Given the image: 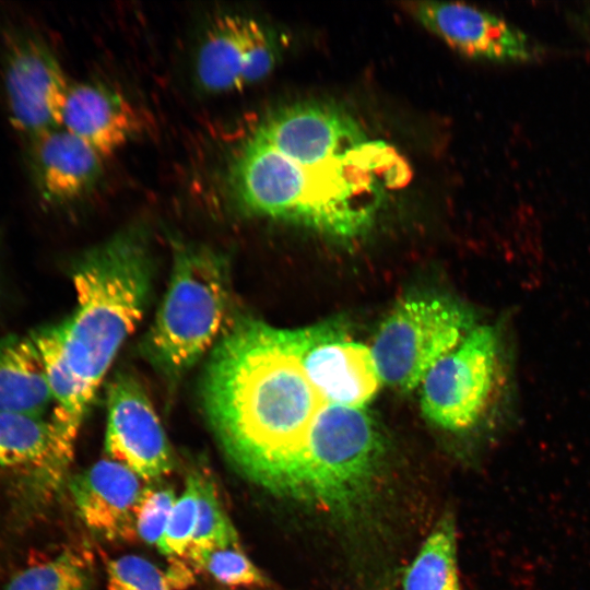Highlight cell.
I'll return each instance as SVG.
<instances>
[{
    "mask_svg": "<svg viewBox=\"0 0 590 590\" xmlns=\"http://www.w3.org/2000/svg\"><path fill=\"white\" fill-rule=\"evenodd\" d=\"M75 308L61 321L68 364L92 402L145 310L152 256L143 226L127 227L85 252L72 275Z\"/></svg>",
    "mask_w": 590,
    "mask_h": 590,
    "instance_id": "3957f363",
    "label": "cell"
},
{
    "mask_svg": "<svg viewBox=\"0 0 590 590\" xmlns=\"http://www.w3.org/2000/svg\"><path fill=\"white\" fill-rule=\"evenodd\" d=\"M48 410L52 398L31 334L0 339V412L45 417Z\"/></svg>",
    "mask_w": 590,
    "mask_h": 590,
    "instance_id": "9a60e30c",
    "label": "cell"
},
{
    "mask_svg": "<svg viewBox=\"0 0 590 590\" xmlns=\"http://www.w3.org/2000/svg\"><path fill=\"white\" fill-rule=\"evenodd\" d=\"M300 363L327 404L364 409L382 385L370 347L335 323L306 327Z\"/></svg>",
    "mask_w": 590,
    "mask_h": 590,
    "instance_id": "30bf717a",
    "label": "cell"
},
{
    "mask_svg": "<svg viewBox=\"0 0 590 590\" xmlns=\"http://www.w3.org/2000/svg\"><path fill=\"white\" fill-rule=\"evenodd\" d=\"M233 545H239L237 532L223 510L214 483L199 472L197 523L184 557L192 562L206 552Z\"/></svg>",
    "mask_w": 590,
    "mask_h": 590,
    "instance_id": "ac0fdd59",
    "label": "cell"
},
{
    "mask_svg": "<svg viewBox=\"0 0 590 590\" xmlns=\"http://www.w3.org/2000/svg\"><path fill=\"white\" fill-rule=\"evenodd\" d=\"M54 446L49 420L0 412V465L34 468L43 486L51 469Z\"/></svg>",
    "mask_w": 590,
    "mask_h": 590,
    "instance_id": "2e32d148",
    "label": "cell"
},
{
    "mask_svg": "<svg viewBox=\"0 0 590 590\" xmlns=\"http://www.w3.org/2000/svg\"><path fill=\"white\" fill-rule=\"evenodd\" d=\"M305 337L306 327L239 318L214 345L202 380L205 415L227 456L290 498L307 433L326 404L300 363Z\"/></svg>",
    "mask_w": 590,
    "mask_h": 590,
    "instance_id": "7a4b0ae2",
    "label": "cell"
},
{
    "mask_svg": "<svg viewBox=\"0 0 590 590\" xmlns=\"http://www.w3.org/2000/svg\"><path fill=\"white\" fill-rule=\"evenodd\" d=\"M408 12L452 49L493 62H528L539 48L517 26L494 13L458 2L415 1Z\"/></svg>",
    "mask_w": 590,
    "mask_h": 590,
    "instance_id": "8fae6325",
    "label": "cell"
},
{
    "mask_svg": "<svg viewBox=\"0 0 590 590\" xmlns=\"http://www.w3.org/2000/svg\"><path fill=\"white\" fill-rule=\"evenodd\" d=\"M505 358L500 331L477 324L422 380L424 416L450 432L475 427L507 386Z\"/></svg>",
    "mask_w": 590,
    "mask_h": 590,
    "instance_id": "8992f818",
    "label": "cell"
},
{
    "mask_svg": "<svg viewBox=\"0 0 590 590\" xmlns=\"http://www.w3.org/2000/svg\"><path fill=\"white\" fill-rule=\"evenodd\" d=\"M456 529L442 518L408 568L404 590H459Z\"/></svg>",
    "mask_w": 590,
    "mask_h": 590,
    "instance_id": "e0dca14e",
    "label": "cell"
},
{
    "mask_svg": "<svg viewBox=\"0 0 590 590\" xmlns=\"http://www.w3.org/2000/svg\"><path fill=\"white\" fill-rule=\"evenodd\" d=\"M167 290L142 351L168 381H176L221 338L231 304L226 256L206 245L169 236Z\"/></svg>",
    "mask_w": 590,
    "mask_h": 590,
    "instance_id": "277c9868",
    "label": "cell"
},
{
    "mask_svg": "<svg viewBox=\"0 0 590 590\" xmlns=\"http://www.w3.org/2000/svg\"><path fill=\"white\" fill-rule=\"evenodd\" d=\"M177 497L175 491L164 486H146L135 508V533L146 543L161 541Z\"/></svg>",
    "mask_w": 590,
    "mask_h": 590,
    "instance_id": "603a6c76",
    "label": "cell"
},
{
    "mask_svg": "<svg viewBox=\"0 0 590 590\" xmlns=\"http://www.w3.org/2000/svg\"><path fill=\"white\" fill-rule=\"evenodd\" d=\"M108 590H174L162 571L148 559L126 555L107 565Z\"/></svg>",
    "mask_w": 590,
    "mask_h": 590,
    "instance_id": "7402d4cb",
    "label": "cell"
},
{
    "mask_svg": "<svg viewBox=\"0 0 590 590\" xmlns=\"http://www.w3.org/2000/svg\"><path fill=\"white\" fill-rule=\"evenodd\" d=\"M206 570L219 582L229 587H252L266 583L263 575L244 554L239 545L206 552L191 562Z\"/></svg>",
    "mask_w": 590,
    "mask_h": 590,
    "instance_id": "44dd1931",
    "label": "cell"
},
{
    "mask_svg": "<svg viewBox=\"0 0 590 590\" xmlns=\"http://www.w3.org/2000/svg\"><path fill=\"white\" fill-rule=\"evenodd\" d=\"M70 84L56 55L38 35H11L3 61L8 117L26 141L62 127Z\"/></svg>",
    "mask_w": 590,
    "mask_h": 590,
    "instance_id": "52a82bcc",
    "label": "cell"
},
{
    "mask_svg": "<svg viewBox=\"0 0 590 590\" xmlns=\"http://www.w3.org/2000/svg\"><path fill=\"white\" fill-rule=\"evenodd\" d=\"M62 128L107 158L143 133L145 119L115 88L98 82H82L69 86Z\"/></svg>",
    "mask_w": 590,
    "mask_h": 590,
    "instance_id": "4fadbf2b",
    "label": "cell"
},
{
    "mask_svg": "<svg viewBox=\"0 0 590 590\" xmlns=\"http://www.w3.org/2000/svg\"><path fill=\"white\" fill-rule=\"evenodd\" d=\"M26 144L32 182L48 204L64 205L83 199L103 175L105 158L62 127Z\"/></svg>",
    "mask_w": 590,
    "mask_h": 590,
    "instance_id": "7c38bea8",
    "label": "cell"
},
{
    "mask_svg": "<svg viewBox=\"0 0 590 590\" xmlns=\"http://www.w3.org/2000/svg\"><path fill=\"white\" fill-rule=\"evenodd\" d=\"M84 523L109 540H130L135 533V508L142 494L140 477L111 459L99 460L69 483Z\"/></svg>",
    "mask_w": 590,
    "mask_h": 590,
    "instance_id": "5bb4252c",
    "label": "cell"
},
{
    "mask_svg": "<svg viewBox=\"0 0 590 590\" xmlns=\"http://www.w3.org/2000/svg\"><path fill=\"white\" fill-rule=\"evenodd\" d=\"M199 508V472L189 473L181 495L176 499L158 550L170 557L184 556L196 529Z\"/></svg>",
    "mask_w": 590,
    "mask_h": 590,
    "instance_id": "ffe728a7",
    "label": "cell"
},
{
    "mask_svg": "<svg viewBox=\"0 0 590 590\" xmlns=\"http://www.w3.org/2000/svg\"><path fill=\"white\" fill-rule=\"evenodd\" d=\"M476 326L472 311L452 298L404 297L382 320L370 346L381 384L400 391L420 387Z\"/></svg>",
    "mask_w": 590,
    "mask_h": 590,
    "instance_id": "5b68a950",
    "label": "cell"
},
{
    "mask_svg": "<svg viewBox=\"0 0 590 590\" xmlns=\"http://www.w3.org/2000/svg\"><path fill=\"white\" fill-rule=\"evenodd\" d=\"M87 574L83 558L64 551L15 573L4 590H86Z\"/></svg>",
    "mask_w": 590,
    "mask_h": 590,
    "instance_id": "d6986e66",
    "label": "cell"
},
{
    "mask_svg": "<svg viewBox=\"0 0 590 590\" xmlns=\"http://www.w3.org/2000/svg\"><path fill=\"white\" fill-rule=\"evenodd\" d=\"M165 574L174 590L187 588L193 582L191 570L181 560H173Z\"/></svg>",
    "mask_w": 590,
    "mask_h": 590,
    "instance_id": "cb8c5ba5",
    "label": "cell"
},
{
    "mask_svg": "<svg viewBox=\"0 0 590 590\" xmlns=\"http://www.w3.org/2000/svg\"><path fill=\"white\" fill-rule=\"evenodd\" d=\"M276 44L274 35L256 19L234 13L215 17L198 50V85L216 94L262 81L279 60Z\"/></svg>",
    "mask_w": 590,
    "mask_h": 590,
    "instance_id": "ba28073f",
    "label": "cell"
},
{
    "mask_svg": "<svg viewBox=\"0 0 590 590\" xmlns=\"http://www.w3.org/2000/svg\"><path fill=\"white\" fill-rule=\"evenodd\" d=\"M105 451L140 479L158 480L173 468L164 428L141 384L120 373L107 388Z\"/></svg>",
    "mask_w": 590,
    "mask_h": 590,
    "instance_id": "9c48e42d",
    "label": "cell"
},
{
    "mask_svg": "<svg viewBox=\"0 0 590 590\" xmlns=\"http://www.w3.org/2000/svg\"><path fill=\"white\" fill-rule=\"evenodd\" d=\"M408 177L398 152L345 109L309 101L259 122L228 165L227 187L247 214L349 239L371 227L385 192Z\"/></svg>",
    "mask_w": 590,
    "mask_h": 590,
    "instance_id": "6da1fadb",
    "label": "cell"
}]
</instances>
